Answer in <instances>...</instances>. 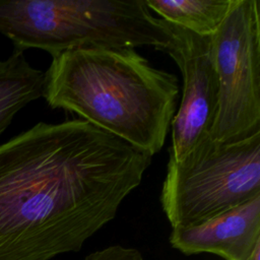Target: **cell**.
Returning a JSON list of instances; mask_svg holds the SVG:
<instances>
[{
    "instance_id": "obj_9",
    "label": "cell",
    "mask_w": 260,
    "mask_h": 260,
    "mask_svg": "<svg viewBox=\"0 0 260 260\" xmlns=\"http://www.w3.org/2000/svg\"><path fill=\"white\" fill-rule=\"evenodd\" d=\"M234 0H145L161 19L200 37H211L219 28Z\"/></svg>"
},
{
    "instance_id": "obj_4",
    "label": "cell",
    "mask_w": 260,
    "mask_h": 260,
    "mask_svg": "<svg viewBox=\"0 0 260 260\" xmlns=\"http://www.w3.org/2000/svg\"><path fill=\"white\" fill-rule=\"evenodd\" d=\"M260 196V133L232 143L210 138L182 160L169 156L160 203L172 228L190 226Z\"/></svg>"
},
{
    "instance_id": "obj_8",
    "label": "cell",
    "mask_w": 260,
    "mask_h": 260,
    "mask_svg": "<svg viewBox=\"0 0 260 260\" xmlns=\"http://www.w3.org/2000/svg\"><path fill=\"white\" fill-rule=\"evenodd\" d=\"M44 80L45 73L31 67L21 51L0 60V135L19 110L43 98Z\"/></svg>"
},
{
    "instance_id": "obj_10",
    "label": "cell",
    "mask_w": 260,
    "mask_h": 260,
    "mask_svg": "<svg viewBox=\"0 0 260 260\" xmlns=\"http://www.w3.org/2000/svg\"><path fill=\"white\" fill-rule=\"evenodd\" d=\"M84 260H143V257L134 248L114 245L88 254Z\"/></svg>"
},
{
    "instance_id": "obj_3",
    "label": "cell",
    "mask_w": 260,
    "mask_h": 260,
    "mask_svg": "<svg viewBox=\"0 0 260 260\" xmlns=\"http://www.w3.org/2000/svg\"><path fill=\"white\" fill-rule=\"evenodd\" d=\"M0 34L13 50L41 49L52 58L77 49L165 51L173 41L145 0H0Z\"/></svg>"
},
{
    "instance_id": "obj_1",
    "label": "cell",
    "mask_w": 260,
    "mask_h": 260,
    "mask_svg": "<svg viewBox=\"0 0 260 260\" xmlns=\"http://www.w3.org/2000/svg\"><path fill=\"white\" fill-rule=\"evenodd\" d=\"M151 155L83 119L40 122L0 145V260L79 251L115 218Z\"/></svg>"
},
{
    "instance_id": "obj_11",
    "label": "cell",
    "mask_w": 260,
    "mask_h": 260,
    "mask_svg": "<svg viewBox=\"0 0 260 260\" xmlns=\"http://www.w3.org/2000/svg\"><path fill=\"white\" fill-rule=\"evenodd\" d=\"M247 260H260V244L256 246V248L254 249V251Z\"/></svg>"
},
{
    "instance_id": "obj_2",
    "label": "cell",
    "mask_w": 260,
    "mask_h": 260,
    "mask_svg": "<svg viewBox=\"0 0 260 260\" xmlns=\"http://www.w3.org/2000/svg\"><path fill=\"white\" fill-rule=\"evenodd\" d=\"M179 95L178 77L134 49H77L52 58L43 98L151 156L165 144Z\"/></svg>"
},
{
    "instance_id": "obj_7",
    "label": "cell",
    "mask_w": 260,
    "mask_h": 260,
    "mask_svg": "<svg viewBox=\"0 0 260 260\" xmlns=\"http://www.w3.org/2000/svg\"><path fill=\"white\" fill-rule=\"evenodd\" d=\"M170 243L186 255L211 253L224 260H247L260 244V196L201 223L174 228Z\"/></svg>"
},
{
    "instance_id": "obj_5",
    "label": "cell",
    "mask_w": 260,
    "mask_h": 260,
    "mask_svg": "<svg viewBox=\"0 0 260 260\" xmlns=\"http://www.w3.org/2000/svg\"><path fill=\"white\" fill-rule=\"evenodd\" d=\"M211 45L218 102L210 139L232 143L260 133V2L234 0Z\"/></svg>"
},
{
    "instance_id": "obj_6",
    "label": "cell",
    "mask_w": 260,
    "mask_h": 260,
    "mask_svg": "<svg viewBox=\"0 0 260 260\" xmlns=\"http://www.w3.org/2000/svg\"><path fill=\"white\" fill-rule=\"evenodd\" d=\"M169 24L173 41L164 52L175 61L183 79L181 103L171 122L172 144L169 147V156L179 161L210 138L217 109L218 83L211 37H200Z\"/></svg>"
}]
</instances>
